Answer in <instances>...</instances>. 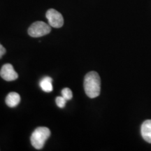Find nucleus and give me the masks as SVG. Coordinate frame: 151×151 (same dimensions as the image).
Here are the masks:
<instances>
[{"mask_svg":"<svg viewBox=\"0 0 151 151\" xmlns=\"http://www.w3.org/2000/svg\"><path fill=\"white\" fill-rule=\"evenodd\" d=\"M20 94L15 92H11L6 97V104L11 108H14L20 102Z\"/></svg>","mask_w":151,"mask_h":151,"instance_id":"obj_7","label":"nucleus"},{"mask_svg":"<svg viewBox=\"0 0 151 151\" xmlns=\"http://www.w3.org/2000/svg\"><path fill=\"white\" fill-rule=\"evenodd\" d=\"M46 18L50 26L54 28L62 27L64 24L63 16L58 11L50 9L46 12Z\"/></svg>","mask_w":151,"mask_h":151,"instance_id":"obj_4","label":"nucleus"},{"mask_svg":"<svg viewBox=\"0 0 151 151\" xmlns=\"http://www.w3.org/2000/svg\"><path fill=\"white\" fill-rule=\"evenodd\" d=\"M51 31V26L46 22L37 21L32 24L28 29V34L32 37H40L48 35Z\"/></svg>","mask_w":151,"mask_h":151,"instance_id":"obj_3","label":"nucleus"},{"mask_svg":"<svg viewBox=\"0 0 151 151\" xmlns=\"http://www.w3.org/2000/svg\"><path fill=\"white\" fill-rule=\"evenodd\" d=\"M67 100L65 99V98H64L63 97H56V99H55V102H56V104L58 106V107H60V108H64V107L66 105V103H67Z\"/></svg>","mask_w":151,"mask_h":151,"instance_id":"obj_10","label":"nucleus"},{"mask_svg":"<svg viewBox=\"0 0 151 151\" xmlns=\"http://www.w3.org/2000/svg\"><path fill=\"white\" fill-rule=\"evenodd\" d=\"M6 53V49L0 43V58H2V56Z\"/></svg>","mask_w":151,"mask_h":151,"instance_id":"obj_11","label":"nucleus"},{"mask_svg":"<svg viewBox=\"0 0 151 151\" xmlns=\"http://www.w3.org/2000/svg\"><path fill=\"white\" fill-rule=\"evenodd\" d=\"M50 131L48 127H40L36 129L32 134L31 140L32 145L36 149H41L44 146L47 139L50 137Z\"/></svg>","mask_w":151,"mask_h":151,"instance_id":"obj_2","label":"nucleus"},{"mask_svg":"<svg viewBox=\"0 0 151 151\" xmlns=\"http://www.w3.org/2000/svg\"><path fill=\"white\" fill-rule=\"evenodd\" d=\"M52 79L49 76H46L44 77L42 80L40 81V87L41 88L46 92H50L52 91Z\"/></svg>","mask_w":151,"mask_h":151,"instance_id":"obj_8","label":"nucleus"},{"mask_svg":"<svg viewBox=\"0 0 151 151\" xmlns=\"http://www.w3.org/2000/svg\"><path fill=\"white\" fill-rule=\"evenodd\" d=\"M143 139L148 143H151V120H145L141 128Z\"/></svg>","mask_w":151,"mask_h":151,"instance_id":"obj_6","label":"nucleus"},{"mask_svg":"<svg viewBox=\"0 0 151 151\" xmlns=\"http://www.w3.org/2000/svg\"><path fill=\"white\" fill-rule=\"evenodd\" d=\"M84 90L90 98H95L100 94L101 79L96 71H90L86 75L84 78Z\"/></svg>","mask_w":151,"mask_h":151,"instance_id":"obj_1","label":"nucleus"},{"mask_svg":"<svg viewBox=\"0 0 151 151\" xmlns=\"http://www.w3.org/2000/svg\"><path fill=\"white\" fill-rule=\"evenodd\" d=\"M62 96L67 100H70L73 97L72 92L69 88H65L62 90Z\"/></svg>","mask_w":151,"mask_h":151,"instance_id":"obj_9","label":"nucleus"},{"mask_svg":"<svg viewBox=\"0 0 151 151\" xmlns=\"http://www.w3.org/2000/svg\"><path fill=\"white\" fill-rule=\"evenodd\" d=\"M0 76L4 80L6 81H15L18 77V73L11 64H5L2 66L0 70Z\"/></svg>","mask_w":151,"mask_h":151,"instance_id":"obj_5","label":"nucleus"}]
</instances>
